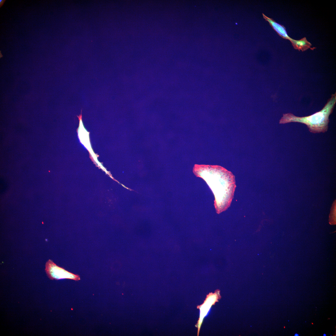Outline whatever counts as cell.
I'll use <instances>...</instances> for the list:
<instances>
[{
	"mask_svg": "<svg viewBox=\"0 0 336 336\" xmlns=\"http://www.w3.org/2000/svg\"><path fill=\"white\" fill-rule=\"evenodd\" d=\"M193 172L203 179L215 197L214 206L219 214L230 206L236 187L235 176L224 168L217 165L195 164Z\"/></svg>",
	"mask_w": 336,
	"mask_h": 336,
	"instance_id": "1",
	"label": "cell"
},
{
	"mask_svg": "<svg viewBox=\"0 0 336 336\" xmlns=\"http://www.w3.org/2000/svg\"><path fill=\"white\" fill-rule=\"evenodd\" d=\"M336 102V92L331 95L323 109L312 115L304 117L296 116L291 113L283 114L279 121L280 124L298 122L304 124L313 133H325L328 130L329 117L332 113Z\"/></svg>",
	"mask_w": 336,
	"mask_h": 336,
	"instance_id": "2",
	"label": "cell"
},
{
	"mask_svg": "<svg viewBox=\"0 0 336 336\" xmlns=\"http://www.w3.org/2000/svg\"><path fill=\"white\" fill-rule=\"evenodd\" d=\"M45 270L47 275L51 280H58L63 279L75 281L80 280L79 275L72 273L58 266L50 259L46 263Z\"/></svg>",
	"mask_w": 336,
	"mask_h": 336,
	"instance_id": "3",
	"label": "cell"
},
{
	"mask_svg": "<svg viewBox=\"0 0 336 336\" xmlns=\"http://www.w3.org/2000/svg\"><path fill=\"white\" fill-rule=\"evenodd\" d=\"M219 291H217L215 293H210L207 295L204 303L201 306H198L200 310V316L196 327L198 328V335L201 326L204 318L208 313L212 306L218 301L219 298Z\"/></svg>",
	"mask_w": 336,
	"mask_h": 336,
	"instance_id": "4",
	"label": "cell"
},
{
	"mask_svg": "<svg viewBox=\"0 0 336 336\" xmlns=\"http://www.w3.org/2000/svg\"><path fill=\"white\" fill-rule=\"evenodd\" d=\"M263 18L271 26L272 28L282 38L290 40L291 38L288 35L285 27L282 25L277 22L272 18H269L264 14H262Z\"/></svg>",
	"mask_w": 336,
	"mask_h": 336,
	"instance_id": "5",
	"label": "cell"
},
{
	"mask_svg": "<svg viewBox=\"0 0 336 336\" xmlns=\"http://www.w3.org/2000/svg\"><path fill=\"white\" fill-rule=\"evenodd\" d=\"M290 41L294 48L299 51L301 50L303 52L309 49L313 50L316 48L315 47L311 48L312 44L307 40L306 37H304L300 40H295L291 38Z\"/></svg>",
	"mask_w": 336,
	"mask_h": 336,
	"instance_id": "6",
	"label": "cell"
},
{
	"mask_svg": "<svg viewBox=\"0 0 336 336\" xmlns=\"http://www.w3.org/2000/svg\"><path fill=\"white\" fill-rule=\"evenodd\" d=\"M295 336H299V335H298V334H295Z\"/></svg>",
	"mask_w": 336,
	"mask_h": 336,
	"instance_id": "7",
	"label": "cell"
},
{
	"mask_svg": "<svg viewBox=\"0 0 336 336\" xmlns=\"http://www.w3.org/2000/svg\"><path fill=\"white\" fill-rule=\"evenodd\" d=\"M323 336H326V334H323Z\"/></svg>",
	"mask_w": 336,
	"mask_h": 336,
	"instance_id": "8",
	"label": "cell"
}]
</instances>
